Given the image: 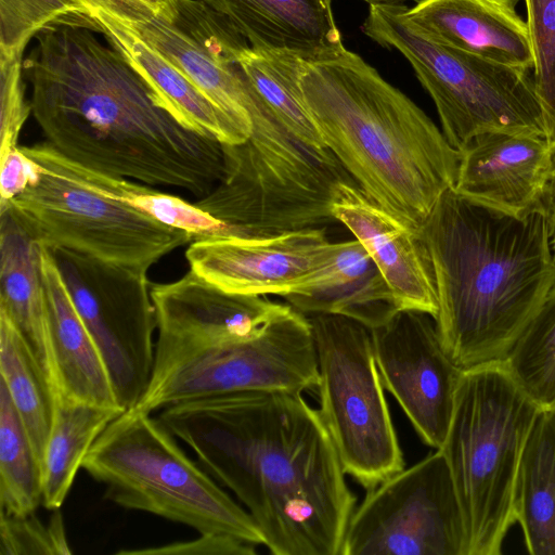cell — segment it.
Masks as SVG:
<instances>
[{
    "instance_id": "1",
    "label": "cell",
    "mask_w": 555,
    "mask_h": 555,
    "mask_svg": "<svg viewBox=\"0 0 555 555\" xmlns=\"http://www.w3.org/2000/svg\"><path fill=\"white\" fill-rule=\"evenodd\" d=\"M158 418L235 494L272 554L340 555L356 496L302 393L201 398L169 405Z\"/></svg>"
},
{
    "instance_id": "2",
    "label": "cell",
    "mask_w": 555,
    "mask_h": 555,
    "mask_svg": "<svg viewBox=\"0 0 555 555\" xmlns=\"http://www.w3.org/2000/svg\"><path fill=\"white\" fill-rule=\"evenodd\" d=\"M23 61L31 113L47 142L112 176L203 197L222 178L223 144L181 122L91 28L51 24Z\"/></svg>"
},
{
    "instance_id": "3",
    "label": "cell",
    "mask_w": 555,
    "mask_h": 555,
    "mask_svg": "<svg viewBox=\"0 0 555 555\" xmlns=\"http://www.w3.org/2000/svg\"><path fill=\"white\" fill-rule=\"evenodd\" d=\"M416 235L438 298L443 349L461 369L504 362L555 288L546 212L514 217L447 190Z\"/></svg>"
},
{
    "instance_id": "4",
    "label": "cell",
    "mask_w": 555,
    "mask_h": 555,
    "mask_svg": "<svg viewBox=\"0 0 555 555\" xmlns=\"http://www.w3.org/2000/svg\"><path fill=\"white\" fill-rule=\"evenodd\" d=\"M299 87L326 147L343 168L416 233L456 181L460 154L442 131L346 48L307 62Z\"/></svg>"
},
{
    "instance_id": "5",
    "label": "cell",
    "mask_w": 555,
    "mask_h": 555,
    "mask_svg": "<svg viewBox=\"0 0 555 555\" xmlns=\"http://www.w3.org/2000/svg\"><path fill=\"white\" fill-rule=\"evenodd\" d=\"M539 408L505 362L463 370L446 440L465 532V555H499L516 524L522 451Z\"/></svg>"
},
{
    "instance_id": "6",
    "label": "cell",
    "mask_w": 555,
    "mask_h": 555,
    "mask_svg": "<svg viewBox=\"0 0 555 555\" xmlns=\"http://www.w3.org/2000/svg\"><path fill=\"white\" fill-rule=\"evenodd\" d=\"M82 469L104 486V496L127 509L150 513L199 533L232 535L264 545L249 513L152 413L130 408L95 440Z\"/></svg>"
},
{
    "instance_id": "7",
    "label": "cell",
    "mask_w": 555,
    "mask_h": 555,
    "mask_svg": "<svg viewBox=\"0 0 555 555\" xmlns=\"http://www.w3.org/2000/svg\"><path fill=\"white\" fill-rule=\"evenodd\" d=\"M20 150L34 163L31 177L22 192L0 207H9L43 245L147 271L194 241L188 231L113 196L96 170L47 141Z\"/></svg>"
},
{
    "instance_id": "8",
    "label": "cell",
    "mask_w": 555,
    "mask_h": 555,
    "mask_svg": "<svg viewBox=\"0 0 555 555\" xmlns=\"http://www.w3.org/2000/svg\"><path fill=\"white\" fill-rule=\"evenodd\" d=\"M251 124L245 142L223 144L222 178L196 206L243 237L336 221L334 190L346 175L334 154L308 149L269 109L254 116Z\"/></svg>"
},
{
    "instance_id": "9",
    "label": "cell",
    "mask_w": 555,
    "mask_h": 555,
    "mask_svg": "<svg viewBox=\"0 0 555 555\" xmlns=\"http://www.w3.org/2000/svg\"><path fill=\"white\" fill-rule=\"evenodd\" d=\"M402 2L370 4L362 30L399 51L433 99L449 144L460 152L488 131L547 138L530 70L504 65L433 41L405 17Z\"/></svg>"
},
{
    "instance_id": "10",
    "label": "cell",
    "mask_w": 555,
    "mask_h": 555,
    "mask_svg": "<svg viewBox=\"0 0 555 555\" xmlns=\"http://www.w3.org/2000/svg\"><path fill=\"white\" fill-rule=\"evenodd\" d=\"M318 384L311 323L291 306L248 338L155 352L149 385L134 408L153 413L231 393H302Z\"/></svg>"
},
{
    "instance_id": "11",
    "label": "cell",
    "mask_w": 555,
    "mask_h": 555,
    "mask_svg": "<svg viewBox=\"0 0 555 555\" xmlns=\"http://www.w3.org/2000/svg\"><path fill=\"white\" fill-rule=\"evenodd\" d=\"M319 369L318 413L346 474L374 488L404 468L385 388L377 370L372 333L338 314L307 315Z\"/></svg>"
},
{
    "instance_id": "12",
    "label": "cell",
    "mask_w": 555,
    "mask_h": 555,
    "mask_svg": "<svg viewBox=\"0 0 555 555\" xmlns=\"http://www.w3.org/2000/svg\"><path fill=\"white\" fill-rule=\"evenodd\" d=\"M49 249L105 361L119 405L134 408L155 358L157 325L147 271L63 247Z\"/></svg>"
},
{
    "instance_id": "13",
    "label": "cell",
    "mask_w": 555,
    "mask_h": 555,
    "mask_svg": "<svg viewBox=\"0 0 555 555\" xmlns=\"http://www.w3.org/2000/svg\"><path fill=\"white\" fill-rule=\"evenodd\" d=\"M465 555V532L440 450L369 489L340 555Z\"/></svg>"
},
{
    "instance_id": "14",
    "label": "cell",
    "mask_w": 555,
    "mask_h": 555,
    "mask_svg": "<svg viewBox=\"0 0 555 555\" xmlns=\"http://www.w3.org/2000/svg\"><path fill=\"white\" fill-rule=\"evenodd\" d=\"M128 25L250 135L260 96L238 63L249 44L225 17L201 0H178L169 18Z\"/></svg>"
},
{
    "instance_id": "15",
    "label": "cell",
    "mask_w": 555,
    "mask_h": 555,
    "mask_svg": "<svg viewBox=\"0 0 555 555\" xmlns=\"http://www.w3.org/2000/svg\"><path fill=\"white\" fill-rule=\"evenodd\" d=\"M371 333L384 388L423 442L440 449L463 370L443 349L434 318L416 310H399Z\"/></svg>"
},
{
    "instance_id": "16",
    "label": "cell",
    "mask_w": 555,
    "mask_h": 555,
    "mask_svg": "<svg viewBox=\"0 0 555 555\" xmlns=\"http://www.w3.org/2000/svg\"><path fill=\"white\" fill-rule=\"evenodd\" d=\"M459 154L452 188L459 195L514 217L545 212L555 175V141L488 131L474 137Z\"/></svg>"
},
{
    "instance_id": "17",
    "label": "cell",
    "mask_w": 555,
    "mask_h": 555,
    "mask_svg": "<svg viewBox=\"0 0 555 555\" xmlns=\"http://www.w3.org/2000/svg\"><path fill=\"white\" fill-rule=\"evenodd\" d=\"M324 230L196 240L185 257L191 270L225 292L284 298L322 260L330 243Z\"/></svg>"
},
{
    "instance_id": "18",
    "label": "cell",
    "mask_w": 555,
    "mask_h": 555,
    "mask_svg": "<svg viewBox=\"0 0 555 555\" xmlns=\"http://www.w3.org/2000/svg\"><path fill=\"white\" fill-rule=\"evenodd\" d=\"M151 297L155 352L248 338L291 307L266 295L225 292L191 269L177 281L151 284Z\"/></svg>"
},
{
    "instance_id": "19",
    "label": "cell",
    "mask_w": 555,
    "mask_h": 555,
    "mask_svg": "<svg viewBox=\"0 0 555 555\" xmlns=\"http://www.w3.org/2000/svg\"><path fill=\"white\" fill-rule=\"evenodd\" d=\"M332 214L366 249L400 309L435 319L436 286L416 233L346 179L335 186Z\"/></svg>"
},
{
    "instance_id": "20",
    "label": "cell",
    "mask_w": 555,
    "mask_h": 555,
    "mask_svg": "<svg viewBox=\"0 0 555 555\" xmlns=\"http://www.w3.org/2000/svg\"><path fill=\"white\" fill-rule=\"evenodd\" d=\"M518 0H418L409 23L428 39L504 65L533 69L528 27Z\"/></svg>"
},
{
    "instance_id": "21",
    "label": "cell",
    "mask_w": 555,
    "mask_h": 555,
    "mask_svg": "<svg viewBox=\"0 0 555 555\" xmlns=\"http://www.w3.org/2000/svg\"><path fill=\"white\" fill-rule=\"evenodd\" d=\"M299 312L338 314L370 328L400 309L379 269L356 238L328 243L320 263L284 297Z\"/></svg>"
},
{
    "instance_id": "22",
    "label": "cell",
    "mask_w": 555,
    "mask_h": 555,
    "mask_svg": "<svg viewBox=\"0 0 555 555\" xmlns=\"http://www.w3.org/2000/svg\"><path fill=\"white\" fill-rule=\"evenodd\" d=\"M41 263L54 396L125 410L117 401L105 361L73 304L49 247L42 243Z\"/></svg>"
},
{
    "instance_id": "23",
    "label": "cell",
    "mask_w": 555,
    "mask_h": 555,
    "mask_svg": "<svg viewBox=\"0 0 555 555\" xmlns=\"http://www.w3.org/2000/svg\"><path fill=\"white\" fill-rule=\"evenodd\" d=\"M256 50L288 51L313 61L345 48L331 0H201Z\"/></svg>"
},
{
    "instance_id": "24",
    "label": "cell",
    "mask_w": 555,
    "mask_h": 555,
    "mask_svg": "<svg viewBox=\"0 0 555 555\" xmlns=\"http://www.w3.org/2000/svg\"><path fill=\"white\" fill-rule=\"evenodd\" d=\"M88 21L94 31L104 35L108 44L126 57L181 122L222 144L235 145L249 138L131 26L100 10L90 12Z\"/></svg>"
},
{
    "instance_id": "25",
    "label": "cell",
    "mask_w": 555,
    "mask_h": 555,
    "mask_svg": "<svg viewBox=\"0 0 555 555\" xmlns=\"http://www.w3.org/2000/svg\"><path fill=\"white\" fill-rule=\"evenodd\" d=\"M0 309L14 322L53 388L41 243L9 207H0Z\"/></svg>"
},
{
    "instance_id": "26",
    "label": "cell",
    "mask_w": 555,
    "mask_h": 555,
    "mask_svg": "<svg viewBox=\"0 0 555 555\" xmlns=\"http://www.w3.org/2000/svg\"><path fill=\"white\" fill-rule=\"evenodd\" d=\"M515 508L527 552L555 555V413L552 409L539 411L526 440Z\"/></svg>"
},
{
    "instance_id": "27",
    "label": "cell",
    "mask_w": 555,
    "mask_h": 555,
    "mask_svg": "<svg viewBox=\"0 0 555 555\" xmlns=\"http://www.w3.org/2000/svg\"><path fill=\"white\" fill-rule=\"evenodd\" d=\"M54 417L42 464V505L60 509L89 450L125 410L54 396Z\"/></svg>"
},
{
    "instance_id": "28",
    "label": "cell",
    "mask_w": 555,
    "mask_h": 555,
    "mask_svg": "<svg viewBox=\"0 0 555 555\" xmlns=\"http://www.w3.org/2000/svg\"><path fill=\"white\" fill-rule=\"evenodd\" d=\"M311 60L288 51H264L247 47L238 63L249 82L278 120L308 149L333 154L302 100L299 78Z\"/></svg>"
},
{
    "instance_id": "29",
    "label": "cell",
    "mask_w": 555,
    "mask_h": 555,
    "mask_svg": "<svg viewBox=\"0 0 555 555\" xmlns=\"http://www.w3.org/2000/svg\"><path fill=\"white\" fill-rule=\"evenodd\" d=\"M0 372L42 469L54 417V391L27 341L1 309Z\"/></svg>"
},
{
    "instance_id": "30",
    "label": "cell",
    "mask_w": 555,
    "mask_h": 555,
    "mask_svg": "<svg viewBox=\"0 0 555 555\" xmlns=\"http://www.w3.org/2000/svg\"><path fill=\"white\" fill-rule=\"evenodd\" d=\"M42 504V469L5 384L0 382V513L28 515Z\"/></svg>"
},
{
    "instance_id": "31",
    "label": "cell",
    "mask_w": 555,
    "mask_h": 555,
    "mask_svg": "<svg viewBox=\"0 0 555 555\" xmlns=\"http://www.w3.org/2000/svg\"><path fill=\"white\" fill-rule=\"evenodd\" d=\"M541 409L555 405V288L545 297L504 361Z\"/></svg>"
},
{
    "instance_id": "32",
    "label": "cell",
    "mask_w": 555,
    "mask_h": 555,
    "mask_svg": "<svg viewBox=\"0 0 555 555\" xmlns=\"http://www.w3.org/2000/svg\"><path fill=\"white\" fill-rule=\"evenodd\" d=\"M74 0H0V60L23 55L33 37L46 26L68 18L85 23Z\"/></svg>"
},
{
    "instance_id": "33",
    "label": "cell",
    "mask_w": 555,
    "mask_h": 555,
    "mask_svg": "<svg viewBox=\"0 0 555 555\" xmlns=\"http://www.w3.org/2000/svg\"><path fill=\"white\" fill-rule=\"evenodd\" d=\"M533 55V81L547 138L555 141V0H525Z\"/></svg>"
},
{
    "instance_id": "34",
    "label": "cell",
    "mask_w": 555,
    "mask_h": 555,
    "mask_svg": "<svg viewBox=\"0 0 555 555\" xmlns=\"http://www.w3.org/2000/svg\"><path fill=\"white\" fill-rule=\"evenodd\" d=\"M54 512L48 524L36 513L9 515L0 513V554H70L62 514Z\"/></svg>"
},
{
    "instance_id": "35",
    "label": "cell",
    "mask_w": 555,
    "mask_h": 555,
    "mask_svg": "<svg viewBox=\"0 0 555 555\" xmlns=\"http://www.w3.org/2000/svg\"><path fill=\"white\" fill-rule=\"evenodd\" d=\"M23 55L0 60V155L18 147L21 130L31 113L25 98Z\"/></svg>"
},
{
    "instance_id": "36",
    "label": "cell",
    "mask_w": 555,
    "mask_h": 555,
    "mask_svg": "<svg viewBox=\"0 0 555 555\" xmlns=\"http://www.w3.org/2000/svg\"><path fill=\"white\" fill-rule=\"evenodd\" d=\"M194 540L179 541L140 550H122L125 555H255L258 545L242 539L217 533H199Z\"/></svg>"
},
{
    "instance_id": "37",
    "label": "cell",
    "mask_w": 555,
    "mask_h": 555,
    "mask_svg": "<svg viewBox=\"0 0 555 555\" xmlns=\"http://www.w3.org/2000/svg\"><path fill=\"white\" fill-rule=\"evenodd\" d=\"M85 11L86 15L92 11H104L116 18L127 23L137 24L156 15L169 18L175 11L170 10L162 0H74Z\"/></svg>"
},
{
    "instance_id": "38",
    "label": "cell",
    "mask_w": 555,
    "mask_h": 555,
    "mask_svg": "<svg viewBox=\"0 0 555 555\" xmlns=\"http://www.w3.org/2000/svg\"><path fill=\"white\" fill-rule=\"evenodd\" d=\"M0 203H5L22 192L27 185L34 163L20 146L0 155Z\"/></svg>"
},
{
    "instance_id": "39",
    "label": "cell",
    "mask_w": 555,
    "mask_h": 555,
    "mask_svg": "<svg viewBox=\"0 0 555 555\" xmlns=\"http://www.w3.org/2000/svg\"><path fill=\"white\" fill-rule=\"evenodd\" d=\"M546 216L550 227L551 244L555 250V175L551 184L548 197L546 201Z\"/></svg>"
},
{
    "instance_id": "40",
    "label": "cell",
    "mask_w": 555,
    "mask_h": 555,
    "mask_svg": "<svg viewBox=\"0 0 555 555\" xmlns=\"http://www.w3.org/2000/svg\"><path fill=\"white\" fill-rule=\"evenodd\" d=\"M333 1V0H331ZM364 2H367L369 4H375V3H389V2H403L405 0H362Z\"/></svg>"
},
{
    "instance_id": "41",
    "label": "cell",
    "mask_w": 555,
    "mask_h": 555,
    "mask_svg": "<svg viewBox=\"0 0 555 555\" xmlns=\"http://www.w3.org/2000/svg\"><path fill=\"white\" fill-rule=\"evenodd\" d=\"M170 10H176V4L178 0H162Z\"/></svg>"
},
{
    "instance_id": "42",
    "label": "cell",
    "mask_w": 555,
    "mask_h": 555,
    "mask_svg": "<svg viewBox=\"0 0 555 555\" xmlns=\"http://www.w3.org/2000/svg\"><path fill=\"white\" fill-rule=\"evenodd\" d=\"M551 409H552V410L554 411V413H555V405H554L553 408H551Z\"/></svg>"
}]
</instances>
